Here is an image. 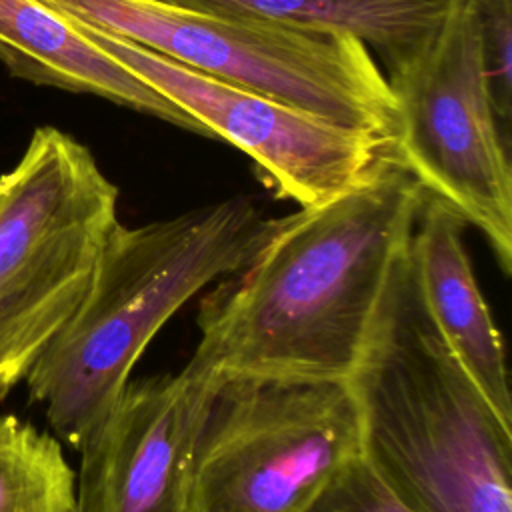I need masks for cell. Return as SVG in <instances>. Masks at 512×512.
<instances>
[{
    "label": "cell",
    "instance_id": "cell-4",
    "mask_svg": "<svg viewBox=\"0 0 512 512\" xmlns=\"http://www.w3.org/2000/svg\"><path fill=\"white\" fill-rule=\"evenodd\" d=\"M74 20L210 78L378 140L396 134V104L372 50L320 34L160 0H46ZM384 154V156H386Z\"/></svg>",
    "mask_w": 512,
    "mask_h": 512
},
{
    "label": "cell",
    "instance_id": "cell-2",
    "mask_svg": "<svg viewBox=\"0 0 512 512\" xmlns=\"http://www.w3.org/2000/svg\"><path fill=\"white\" fill-rule=\"evenodd\" d=\"M348 384L362 454L406 504L418 512H512V428L436 330L410 246L390 272Z\"/></svg>",
    "mask_w": 512,
    "mask_h": 512
},
{
    "label": "cell",
    "instance_id": "cell-1",
    "mask_svg": "<svg viewBox=\"0 0 512 512\" xmlns=\"http://www.w3.org/2000/svg\"><path fill=\"white\" fill-rule=\"evenodd\" d=\"M424 198L392 158L340 196L276 218L202 300L190 366L214 378L348 380Z\"/></svg>",
    "mask_w": 512,
    "mask_h": 512
},
{
    "label": "cell",
    "instance_id": "cell-15",
    "mask_svg": "<svg viewBox=\"0 0 512 512\" xmlns=\"http://www.w3.org/2000/svg\"><path fill=\"white\" fill-rule=\"evenodd\" d=\"M498 116L512 132V0H472Z\"/></svg>",
    "mask_w": 512,
    "mask_h": 512
},
{
    "label": "cell",
    "instance_id": "cell-9",
    "mask_svg": "<svg viewBox=\"0 0 512 512\" xmlns=\"http://www.w3.org/2000/svg\"><path fill=\"white\" fill-rule=\"evenodd\" d=\"M218 382L190 364L128 382L80 446L76 512H190L196 442Z\"/></svg>",
    "mask_w": 512,
    "mask_h": 512
},
{
    "label": "cell",
    "instance_id": "cell-10",
    "mask_svg": "<svg viewBox=\"0 0 512 512\" xmlns=\"http://www.w3.org/2000/svg\"><path fill=\"white\" fill-rule=\"evenodd\" d=\"M464 228L458 212L424 192L408 244L410 258L436 330L498 418L512 428L504 344L474 278Z\"/></svg>",
    "mask_w": 512,
    "mask_h": 512
},
{
    "label": "cell",
    "instance_id": "cell-3",
    "mask_svg": "<svg viewBox=\"0 0 512 512\" xmlns=\"http://www.w3.org/2000/svg\"><path fill=\"white\" fill-rule=\"evenodd\" d=\"M274 224L240 196L144 226L118 222L82 302L24 378L58 440L80 450L168 318L242 270Z\"/></svg>",
    "mask_w": 512,
    "mask_h": 512
},
{
    "label": "cell",
    "instance_id": "cell-5",
    "mask_svg": "<svg viewBox=\"0 0 512 512\" xmlns=\"http://www.w3.org/2000/svg\"><path fill=\"white\" fill-rule=\"evenodd\" d=\"M116 206L92 152L54 126L0 176V400L82 302Z\"/></svg>",
    "mask_w": 512,
    "mask_h": 512
},
{
    "label": "cell",
    "instance_id": "cell-13",
    "mask_svg": "<svg viewBox=\"0 0 512 512\" xmlns=\"http://www.w3.org/2000/svg\"><path fill=\"white\" fill-rule=\"evenodd\" d=\"M0 512H76V474L58 438L0 416Z\"/></svg>",
    "mask_w": 512,
    "mask_h": 512
},
{
    "label": "cell",
    "instance_id": "cell-11",
    "mask_svg": "<svg viewBox=\"0 0 512 512\" xmlns=\"http://www.w3.org/2000/svg\"><path fill=\"white\" fill-rule=\"evenodd\" d=\"M0 62L12 78L92 94L208 136V130L98 46L46 0H0Z\"/></svg>",
    "mask_w": 512,
    "mask_h": 512
},
{
    "label": "cell",
    "instance_id": "cell-12",
    "mask_svg": "<svg viewBox=\"0 0 512 512\" xmlns=\"http://www.w3.org/2000/svg\"><path fill=\"white\" fill-rule=\"evenodd\" d=\"M278 26L348 34L382 56L386 68L422 46L452 0H160Z\"/></svg>",
    "mask_w": 512,
    "mask_h": 512
},
{
    "label": "cell",
    "instance_id": "cell-7",
    "mask_svg": "<svg viewBox=\"0 0 512 512\" xmlns=\"http://www.w3.org/2000/svg\"><path fill=\"white\" fill-rule=\"evenodd\" d=\"M358 456L348 380L226 376L196 442L190 512H302Z\"/></svg>",
    "mask_w": 512,
    "mask_h": 512
},
{
    "label": "cell",
    "instance_id": "cell-14",
    "mask_svg": "<svg viewBox=\"0 0 512 512\" xmlns=\"http://www.w3.org/2000/svg\"><path fill=\"white\" fill-rule=\"evenodd\" d=\"M302 512H418L406 504L362 456L338 476Z\"/></svg>",
    "mask_w": 512,
    "mask_h": 512
},
{
    "label": "cell",
    "instance_id": "cell-8",
    "mask_svg": "<svg viewBox=\"0 0 512 512\" xmlns=\"http://www.w3.org/2000/svg\"><path fill=\"white\" fill-rule=\"evenodd\" d=\"M78 24L130 72L200 122L210 138L226 140L250 156L276 198L292 200L300 208L328 202L356 186L386 154L372 136Z\"/></svg>",
    "mask_w": 512,
    "mask_h": 512
},
{
    "label": "cell",
    "instance_id": "cell-6",
    "mask_svg": "<svg viewBox=\"0 0 512 512\" xmlns=\"http://www.w3.org/2000/svg\"><path fill=\"white\" fill-rule=\"evenodd\" d=\"M386 70L396 104L386 156L476 226L510 274L512 132L494 104L472 0H452L434 34Z\"/></svg>",
    "mask_w": 512,
    "mask_h": 512
}]
</instances>
